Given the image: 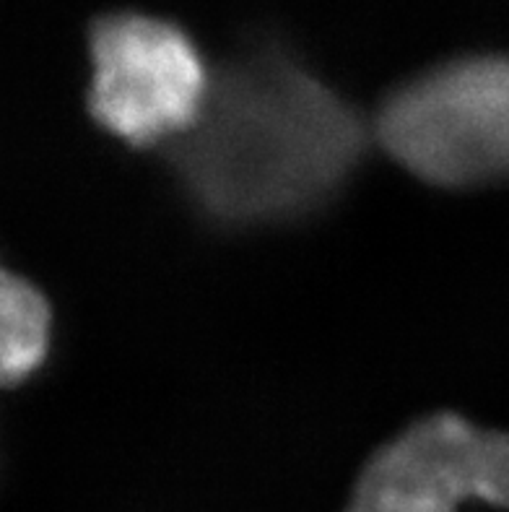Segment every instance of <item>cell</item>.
Returning a JSON list of instances; mask_svg holds the SVG:
<instances>
[{"label":"cell","instance_id":"6da1fadb","mask_svg":"<svg viewBox=\"0 0 509 512\" xmlns=\"http://www.w3.org/2000/svg\"><path fill=\"white\" fill-rule=\"evenodd\" d=\"M367 146L361 117L284 55L211 73L206 102L169 162L203 214L224 224L297 219L325 203Z\"/></svg>","mask_w":509,"mask_h":512},{"label":"cell","instance_id":"7a4b0ae2","mask_svg":"<svg viewBox=\"0 0 509 512\" xmlns=\"http://www.w3.org/2000/svg\"><path fill=\"white\" fill-rule=\"evenodd\" d=\"M382 149L419 180L476 188L509 177V58L439 65L377 112Z\"/></svg>","mask_w":509,"mask_h":512},{"label":"cell","instance_id":"3957f363","mask_svg":"<svg viewBox=\"0 0 509 512\" xmlns=\"http://www.w3.org/2000/svg\"><path fill=\"white\" fill-rule=\"evenodd\" d=\"M91 63V117L136 149L193 128L211 86L187 34L138 13L107 16L91 29Z\"/></svg>","mask_w":509,"mask_h":512},{"label":"cell","instance_id":"277c9868","mask_svg":"<svg viewBox=\"0 0 509 512\" xmlns=\"http://www.w3.org/2000/svg\"><path fill=\"white\" fill-rule=\"evenodd\" d=\"M471 500L509 507V435L437 414L372 455L346 512H458Z\"/></svg>","mask_w":509,"mask_h":512},{"label":"cell","instance_id":"5b68a950","mask_svg":"<svg viewBox=\"0 0 509 512\" xmlns=\"http://www.w3.org/2000/svg\"><path fill=\"white\" fill-rule=\"evenodd\" d=\"M0 370L3 383H21L37 370L50 344V307L21 276L3 273L0 284Z\"/></svg>","mask_w":509,"mask_h":512}]
</instances>
